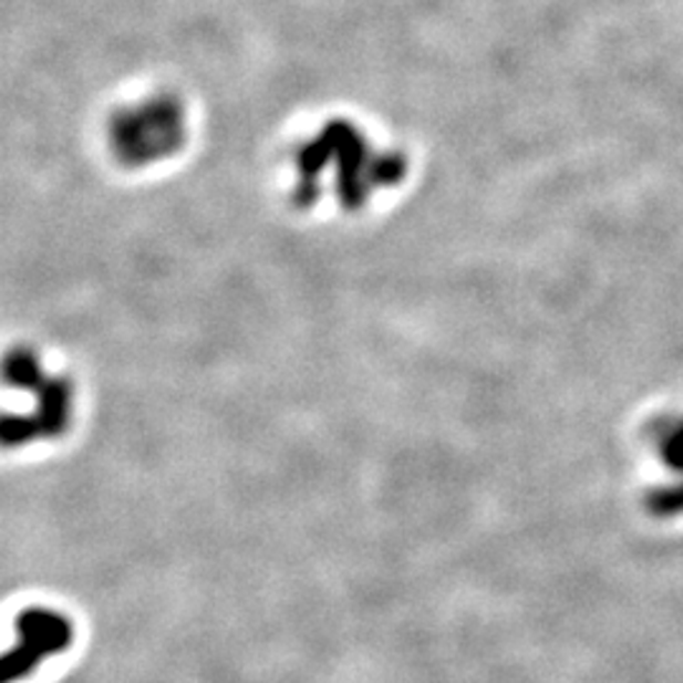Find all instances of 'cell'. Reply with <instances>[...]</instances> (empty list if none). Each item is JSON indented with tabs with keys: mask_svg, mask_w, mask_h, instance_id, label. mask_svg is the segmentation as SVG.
I'll return each instance as SVG.
<instances>
[{
	"mask_svg": "<svg viewBox=\"0 0 683 683\" xmlns=\"http://www.w3.org/2000/svg\"><path fill=\"white\" fill-rule=\"evenodd\" d=\"M659 448L663 464L673 468V472L683 474V421L671 423L669 428L661 433Z\"/></svg>",
	"mask_w": 683,
	"mask_h": 683,
	"instance_id": "1",
	"label": "cell"
},
{
	"mask_svg": "<svg viewBox=\"0 0 683 683\" xmlns=\"http://www.w3.org/2000/svg\"><path fill=\"white\" fill-rule=\"evenodd\" d=\"M649 507L659 517H679L683 514V482L655 489L649 496Z\"/></svg>",
	"mask_w": 683,
	"mask_h": 683,
	"instance_id": "2",
	"label": "cell"
}]
</instances>
